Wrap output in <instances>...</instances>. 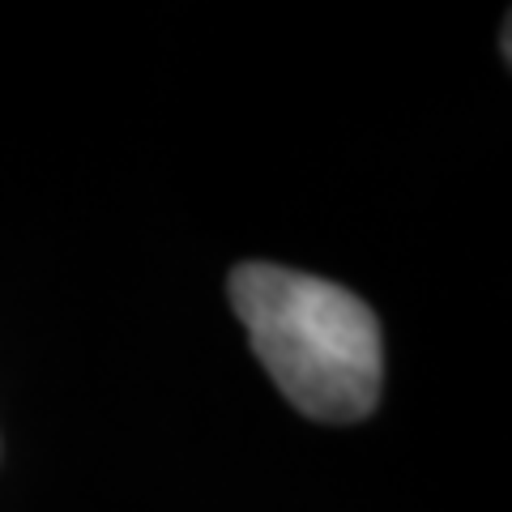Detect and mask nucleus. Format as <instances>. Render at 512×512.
<instances>
[{
  "label": "nucleus",
  "instance_id": "f257e3e1",
  "mask_svg": "<svg viewBox=\"0 0 512 512\" xmlns=\"http://www.w3.org/2000/svg\"><path fill=\"white\" fill-rule=\"evenodd\" d=\"M231 308L282 397L308 419L355 423L380 402L384 342L367 303L338 282L244 261L231 269Z\"/></svg>",
  "mask_w": 512,
  "mask_h": 512
}]
</instances>
